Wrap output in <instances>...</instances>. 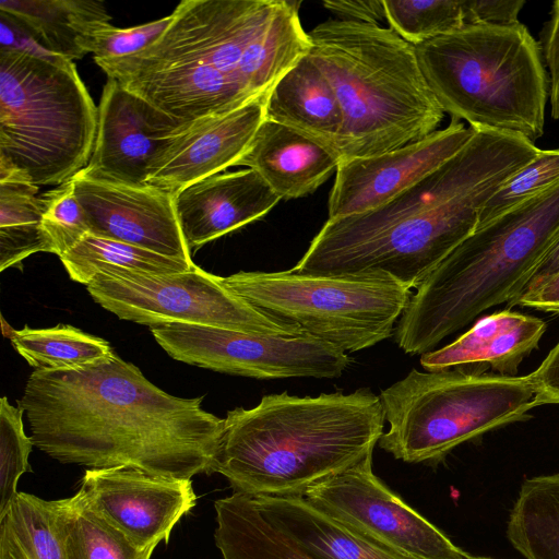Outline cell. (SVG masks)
I'll list each match as a JSON object with an SVG mask.
<instances>
[{"label":"cell","instance_id":"6da1fadb","mask_svg":"<svg viewBox=\"0 0 559 559\" xmlns=\"http://www.w3.org/2000/svg\"><path fill=\"white\" fill-rule=\"evenodd\" d=\"M202 402L165 392L114 352L75 368L34 370L17 405L34 445L61 463L191 479L210 473L224 427Z\"/></svg>","mask_w":559,"mask_h":559},{"label":"cell","instance_id":"7a4b0ae2","mask_svg":"<svg viewBox=\"0 0 559 559\" xmlns=\"http://www.w3.org/2000/svg\"><path fill=\"white\" fill-rule=\"evenodd\" d=\"M540 151L521 134L474 129L455 155L385 204L328 218L292 271L383 273L417 288L474 233L490 195Z\"/></svg>","mask_w":559,"mask_h":559},{"label":"cell","instance_id":"3957f363","mask_svg":"<svg viewBox=\"0 0 559 559\" xmlns=\"http://www.w3.org/2000/svg\"><path fill=\"white\" fill-rule=\"evenodd\" d=\"M384 421L380 397L369 389L264 395L252 408L227 413L210 473L247 495L305 497L373 453Z\"/></svg>","mask_w":559,"mask_h":559},{"label":"cell","instance_id":"277c9868","mask_svg":"<svg viewBox=\"0 0 559 559\" xmlns=\"http://www.w3.org/2000/svg\"><path fill=\"white\" fill-rule=\"evenodd\" d=\"M309 56L338 99L341 160L380 155L437 131L444 111L414 45L390 27L333 19L309 33Z\"/></svg>","mask_w":559,"mask_h":559},{"label":"cell","instance_id":"5b68a950","mask_svg":"<svg viewBox=\"0 0 559 559\" xmlns=\"http://www.w3.org/2000/svg\"><path fill=\"white\" fill-rule=\"evenodd\" d=\"M415 52L444 112L474 129L544 133L549 85L538 43L525 25L464 24Z\"/></svg>","mask_w":559,"mask_h":559},{"label":"cell","instance_id":"8992f818","mask_svg":"<svg viewBox=\"0 0 559 559\" xmlns=\"http://www.w3.org/2000/svg\"><path fill=\"white\" fill-rule=\"evenodd\" d=\"M97 111L72 60L0 50V159L38 188L87 166Z\"/></svg>","mask_w":559,"mask_h":559},{"label":"cell","instance_id":"52a82bcc","mask_svg":"<svg viewBox=\"0 0 559 559\" xmlns=\"http://www.w3.org/2000/svg\"><path fill=\"white\" fill-rule=\"evenodd\" d=\"M300 4L288 0H183L162 36L132 56L197 62L221 71L254 96L267 95L309 52Z\"/></svg>","mask_w":559,"mask_h":559},{"label":"cell","instance_id":"ba28073f","mask_svg":"<svg viewBox=\"0 0 559 559\" xmlns=\"http://www.w3.org/2000/svg\"><path fill=\"white\" fill-rule=\"evenodd\" d=\"M379 397L390 426L379 447L406 463L439 462L463 442L525 420L537 406L528 374H483L459 368L413 369Z\"/></svg>","mask_w":559,"mask_h":559},{"label":"cell","instance_id":"9c48e42d","mask_svg":"<svg viewBox=\"0 0 559 559\" xmlns=\"http://www.w3.org/2000/svg\"><path fill=\"white\" fill-rule=\"evenodd\" d=\"M222 282L261 311L345 353L392 336L413 295L412 288L383 273L241 271L222 276Z\"/></svg>","mask_w":559,"mask_h":559},{"label":"cell","instance_id":"30bf717a","mask_svg":"<svg viewBox=\"0 0 559 559\" xmlns=\"http://www.w3.org/2000/svg\"><path fill=\"white\" fill-rule=\"evenodd\" d=\"M86 287L105 310L150 328L187 323L263 335L305 334L298 325L261 311L229 289L222 276L198 265L171 274L104 272Z\"/></svg>","mask_w":559,"mask_h":559},{"label":"cell","instance_id":"8fae6325","mask_svg":"<svg viewBox=\"0 0 559 559\" xmlns=\"http://www.w3.org/2000/svg\"><path fill=\"white\" fill-rule=\"evenodd\" d=\"M151 332L178 361L255 379H334L352 361L347 353L307 333L276 336L187 323L152 326Z\"/></svg>","mask_w":559,"mask_h":559},{"label":"cell","instance_id":"7c38bea8","mask_svg":"<svg viewBox=\"0 0 559 559\" xmlns=\"http://www.w3.org/2000/svg\"><path fill=\"white\" fill-rule=\"evenodd\" d=\"M305 498L353 531L405 558L471 557L373 474L372 453L314 485Z\"/></svg>","mask_w":559,"mask_h":559},{"label":"cell","instance_id":"4fadbf2b","mask_svg":"<svg viewBox=\"0 0 559 559\" xmlns=\"http://www.w3.org/2000/svg\"><path fill=\"white\" fill-rule=\"evenodd\" d=\"M79 491L96 514L141 549L167 544L177 522L197 502L191 479L126 466L86 469Z\"/></svg>","mask_w":559,"mask_h":559},{"label":"cell","instance_id":"5bb4252c","mask_svg":"<svg viewBox=\"0 0 559 559\" xmlns=\"http://www.w3.org/2000/svg\"><path fill=\"white\" fill-rule=\"evenodd\" d=\"M74 193L91 234L192 261L181 234L174 194L152 185H129L79 171Z\"/></svg>","mask_w":559,"mask_h":559},{"label":"cell","instance_id":"9a60e30c","mask_svg":"<svg viewBox=\"0 0 559 559\" xmlns=\"http://www.w3.org/2000/svg\"><path fill=\"white\" fill-rule=\"evenodd\" d=\"M474 129L452 119L444 129L403 147L341 160L329 197V218L379 207L427 177L455 155Z\"/></svg>","mask_w":559,"mask_h":559},{"label":"cell","instance_id":"2e32d148","mask_svg":"<svg viewBox=\"0 0 559 559\" xmlns=\"http://www.w3.org/2000/svg\"><path fill=\"white\" fill-rule=\"evenodd\" d=\"M266 96L229 111L185 121L157 148L147 183L175 195L195 181L236 166L265 119Z\"/></svg>","mask_w":559,"mask_h":559},{"label":"cell","instance_id":"e0dca14e","mask_svg":"<svg viewBox=\"0 0 559 559\" xmlns=\"http://www.w3.org/2000/svg\"><path fill=\"white\" fill-rule=\"evenodd\" d=\"M97 109L95 144L83 171L111 181L146 185L157 148L185 121L108 76Z\"/></svg>","mask_w":559,"mask_h":559},{"label":"cell","instance_id":"ac0fdd59","mask_svg":"<svg viewBox=\"0 0 559 559\" xmlns=\"http://www.w3.org/2000/svg\"><path fill=\"white\" fill-rule=\"evenodd\" d=\"M94 61L108 78L181 121L229 111L260 97L221 71L192 61L133 56Z\"/></svg>","mask_w":559,"mask_h":559},{"label":"cell","instance_id":"d6986e66","mask_svg":"<svg viewBox=\"0 0 559 559\" xmlns=\"http://www.w3.org/2000/svg\"><path fill=\"white\" fill-rule=\"evenodd\" d=\"M282 199L253 169L216 174L174 195V205L189 250L260 219Z\"/></svg>","mask_w":559,"mask_h":559},{"label":"cell","instance_id":"ffe728a7","mask_svg":"<svg viewBox=\"0 0 559 559\" xmlns=\"http://www.w3.org/2000/svg\"><path fill=\"white\" fill-rule=\"evenodd\" d=\"M341 157L299 131L267 119L236 166L257 171L281 199L313 193L337 169Z\"/></svg>","mask_w":559,"mask_h":559},{"label":"cell","instance_id":"44dd1931","mask_svg":"<svg viewBox=\"0 0 559 559\" xmlns=\"http://www.w3.org/2000/svg\"><path fill=\"white\" fill-rule=\"evenodd\" d=\"M545 331L546 323L539 318L509 309L498 311L478 320L451 344L421 355L420 365L429 371L483 366L514 377Z\"/></svg>","mask_w":559,"mask_h":559},{"label":"cell","instance_id":"7402d4cb","mask_svg":"<svg viewBox=\"0 0 559 559\" xmlns=\"http://www.w3.org/2000/svg\"><path fill=\"white\" fill-rule=\"evenodd\" d=\"M247 496L269 523L313 559H408L353 531L305 497Z\"/></svg>","mask_w":559,"mask_h":559},{"label":"cell","instance_id":"603a6c76","mask_svg":"<svg viewBox=\"0 0 559 559\" xmlns=\"http://www.w3.org/2000/svg\"><path fill=\"white\" fill-rule=\"evenodd\" d=\"M265 119L290 127L336 153L342 109L332 84L309 53L273 85L266 96Z\"/></svg>","mask_w":559,"mask_h":559},{"label":"cell","instance_id":"cb8c5ba5","mask_svg":"<svg viewBox=\"0 0 559 559\" xmlns=\"http://www.w3.org/2000/svg\"><path fill=\"white\" fill-rule=\"evenodd\" d=\"M215 544L224 559H313L269 523L248 496L235 491L214 503ZM467 559H492L473 557Z\"/></svg>","mask_w":559,"mask_h":559},{"label":"cell","instance_id":"d4e9b609","mask_svg":"<svg viewBox=\"0 0 559 559\" xmlns=\"http://www.w3.org/2000/svg\"><path fill=\"white\" fill-rule=\"evenodd\" d=\"M0 10L25 24L52 53L69 60L85 53L78 37L93 23L109 22L102 2L81 0H1Z\"/></svg>","mask_w":559,"mask_h":559},{"label":"cell","instance_id":"484cf974","mask_svg":"<svg viewBox=\"0 0 559 559\" xmlns=\"http://www.w3.org/2000/svg\"><path fill=\"white\" fill-rule=\"evenodd\" d=\"M507 535L526 559H559V473L522 484Z\"/></svg>","mask_w":559,"mask_h":559},{"label":"cell","instance_id":"4316f807","mask_svg":"<svg viewBox=\"0 0 559 559\" xmlns=\"http://www.w3.org/2000/svg\"><path fill=\"white\" fill-rule=\"evenodd\" d=\"M0 559H69L57 500L17 492L0 520Z\"/></svg>","mask_w":559,"mask_h":559},{"label":"cell","instance_id":"83f0119b","mask_svg":"<svg viewBox=\"0 0 559 559\" xmlns=\"http://www.w3.org/2000/svg\"><path fill=\"white\" fill-rule=\"evenodd\" d=\"M60 261L73 281L86 286L104 272L171 274L191 271L197 265L193 261L166 257L91 233L60 257Z\"/></svg>","mask_w":559,"mask_h":559},{"label":"cell","instance_id":"f1b7e54d","mask_svg":"<svg viewBox=\"0 0 559 559\" xmlns=\"http://www.w3.org/2000/svg\"><path fill=\"white\" fill-rule=\"evenodd\" d=\"M57 501L60 531L69 559H151L154 548L135 546L96 514L80 491Z\"/></svg>","mask_w":559,"mask_h":559},{"label":"cell","instance_id":"f546056e","mask_svg":"<svg viewBox=\"0 0 559 559\" xmlns=\"http://www.w3.org/2000/svg\"><path fill=\"white\" fill-rule=\"evenodd\" d=\"M14 349L37 369H69L92 364L114 353L109 343L72 325L34 329L25 325L9 334Z\"/></svg>","mask_w":559,"mask_h":559},{"label":"cell","instance_id":"4dcf8cb0","mask_svg":"<svg viewBox=\"0 0 559 559\" xmlns=\"http://www.w3.org/2000/svg\"><path fill=\"white\" fill-rule=\"evenodd\" d=\"M383 5L389 27L414 46L464 25L462 0H383Z\"/></svg>","mask_w":559,"mask_h":559},{"label":"cell","instance_id":"1f68e13d","mask_svg":"<svg viewBox=\"0 0 559 559\" xmlns=\"http://www.w3.org/2000/svg\"><path fill=\"white\" fill-rule=\"evenodd\" d=\"M559 183V148L542 150L539 154L508 178L479 211L481 227L514 207Z\"/></svg>","mask_w":559,"mask_h":559},{"label":"cell","instance_id":"d6a6232c","mask_svg":"<svg viewBox=\"0 0 559 559\" xmlns=\"http://www.w3.org/2000/svg\"><path fill=\"white\" fill-rule=\"evenodd\" d=\"M24 411L7 396L0 400V520L17 495L16 485L28 471V455L34 445L23 424Z\"/></svg>","mask_w":559,"mask_h":559},{"label":"cell","instance_id":"836d02e7","mask_svg":"<svg viewBox=\"0 0 559 559\" xmlns=\"http://www.w3.org/2000/svg\"><path fill=\"white\" fill-rule=\"evenodd\" d=\"M41 198V227L49 241L50 252L60 258L91 233L90 225L74 193L72 179L47 191Z\"/></svg>","mask_w":559,"mask_h":559},{"label":"cell","instance_id":"e575fe53","mask_svg":"<svg viewBox=\"0 0 559 559\" xmlns=\"http://www.w3.org/2000/svg\"><path fill=\"white\" fill-rule=\"evenodd\" d=\"M171 22V14L159 20L129 28L96 22L78 37L80 49L94 59H115L135 55L153 45Z\"/></svg>","mask_w":559,"mask_h":559},{"label":"cell","instance_id":"d590c367","mask_svg":"<svg viewBox=\"0 0 559 559\" xmlns=\"http://www.w3.org/2000/svg\"><path fill=\"white\" fill-rule=\"evenodd\" d=\"M0 50L20 51L43 59L62 56L52 53L31 29L12 14L0 10Z\"/></svg>","mask_w":559,"mask_h":559},{"label":"cell","instance_id":"8d00e7d4","mask_svg":"<svg viewBox=\"0 0 559 559\" xmlns=\"http://www.w3.org/2000/svg\"><path fill=\"white\" fill-rule=\"evenodd\" d=\"M542 48L549 70L550 114L559 121V0L552 2L549 20L540 33Z\"/></svg>","mask_w":559,"mask_h":559},{"label":"cell","instance_id":"74e56055","mask_svg":"<svg viewBox=\"0 0 559 559\" xmlns=\"http://www.w3.org/2000/svg\"><path fill=\"white\" fill-rule=\"evenodd\" d=\"M524 0H462L464 24H512Z\"/></svg>","mask_w":559,"mask_h":559},{"label":"cell","instance_id":"f35d334b","mask_svg":"<svg viewBox=\"0 0 559 559\" xmlns=\"http://www.w3.org/2000/svg\"><path fill=\"white\" fill-rule=\"evenodd\" d=\"M528 377L535 390L537 406L559 404V342Z\"/></svg>","mask_w":559,"mask_h":559},{"label":"cell","instance_id":"ab89813d","mask_svg":"<svg viewBox=\"0 0 559 559\" xmlns=\"http://www.w3.org/2000/svg\"><path fill=\"white\" fill-rule=\"evenodd\" d=\"M322 4L340 20L371 24L385 20L383 0H328Z\"/></svg>","mask_w":559,"mask_h":559},{"label":"cell","instance_id":"60d3db41","mask_svg":"<svg viewBox=\"0 0 559 559\" xmlns=\"http://www.w3.org/2000/svg\"><path fill=\"white\" fill-rule=\"evenodd\" d=\"M559 273V237L550 246L537 265L528 275L518 295L508 302L509 307L542 288L551 277Z\"/></svg>","mask_w":559,"mask_h":559},{"label":"cell","instance_id":"b9f144b4","mask_svg":"<svg viewBox=\"0 0 559 559\" xmlns=\"http://www.w3.org/2000/svg\"><path fill=\"white\" fill-rule=\"evenodd\" d=\"M518 305L559 313V273L551 277L535 294L521 299Z\"/></svg>","mask_w":559,"mask_h":559}]
</instances>
